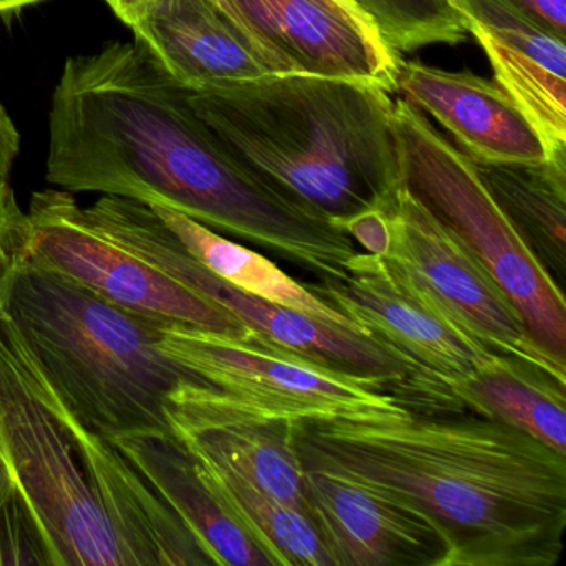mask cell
Here are the masks:
<instances>
[{
  "label": "cell",
  "mask_w": 566,
  "mask_h": 566,
  "mask_svg": "<svg viewBox=\"0 0 566 566\" xmlns=\"http://www.w3.org/2000/svg\"><path fill=\"white\" fill-rule=\"evenodd\" d=\"M48 178L167 207L276 251L321 280L346 274L353 238L248 170L138 39L65 61L49 115Z\"/></svg>",
  "instance_id": "obj_1"
},
{
  "label": "cell",
  "mask_w": 566,
  "mask_h": 566,
  "mask_svg": "<svg viewBox=\"0 0 566 566\" xmlns=\"http://www.w3.org/2000/svg\"><path fill=\"white\" fill-rule=\"evenodd\" d=\"M304 469L389 493L426 513L447 566H553L566 530V455L499 420L403 407L294 423Z\"/></svg>",
  "instance_id": "obj_2"
},
{
  "label": "cell",
  "mask_w": 566,
  "mask_h": 566,
  "mask_svg": "<svg viewBox=\"0 0 566 566\" xmlns=\"http://www.w3.org/2000/svg\"><path fill=\"white\" fill-rule=\"evenodd\" d=\"M390 95L296 72L190 91V101L248 170L340 228L387 213L406 184Z\"/></svg>",
  "instance_id": "obj_3"
},
{
  "label": "cell",
  "mask_w": 566,
  "mask_h": 566,
  "mask_svg": "<svg viewBox=\"0 0 566 566\" xmlns=\"http://www.w3.org/2000/svg\"><path fill=\"white\" fill-rule=\"evenodd\" d=\"M2 307L69 409L107 440L174 433L171 390L193 377L158 346L161 323L122 310L25 256Z\"/></svg>",
  "instance_id": "obj_4"
},
{
  "label": "cell",
  "mask_w": 566,
  "mask_h": 566,
  "mask_svg": "<svg viewBox=\"0 0 566 566\" xmlns=\"http://www.w3.org/2000/svg\"><path fill=\"white\" fill-rule=\"evenodd\" d=\"M0 457L54 566H134L88 483L67 406L0 304Z\"/></svg>",
  "instance_id": "obj_5"
},
{
  "label": "cell",
  "mask_w": 566,
  "mask_h": 566,
  "mask_svg": "<svg viewBox=\"0 0 566 566\" xmlns=\"http://www.w3.org/2000/svg\"><path fill=\"white\" fill-rule=\"evenodd\" d=\"M403 181L479 258L536 346L566 367V301L486 190L475 164L402 97L394 98Z\"/></svg>",
  "instance_id": "obj_6"
},
{
  "label": "cell",
  "mask_w": 566,
  "mask_h": 566,
  "mask_svg": "<svg viewBox=\"0 0 566 566\" xmlns=\"http://www.w3.org/2000/svg\"><path fill=\"white\" fill-rule=\"evenodd\" d=\"M158 346L221 402L287 422L402 410L394 394L254 331L161 324Z\"/></svg>",
  "instance_id": "obj_7"
},
{
  "label": "cell",
  "mask_w": 566,
  "mask_h": 566,
  "mask_svg": "<svg viewBox=\"0 0 566 566\" xmlns=\"http://www.w3.org/2000/svg\"><path fill=\"white\" fill-rule=\"evenodd\" d=\"M82 217L102 237L274 343L373 380L392 394L412 380L409 364L373 337L231 286L191 256L148 205L104 195L91 207H82Z\"/></svg>",
  "instance_id": "obj_8"
},
{
  "label": "cell",
  "mask_w": 566,
  "mask_h": 566,
  "mask_svg": "<svg viewBox=\"0 0 566 566\" xmlns=\"http://www.w3.org/2000/svg\"><path fill=\"white\" fill-rule=\"evenodd\" d=\"M360 334L406 360L412 380L396 394L400 406L440 402L447 389L495 359L479 337L430 300L387 256L356 253L339 280L307 284Z\"/></svg>",
  "instance_id": "obj_9"
},
{
  "label": "cell",
  "mask_w": 566,
  "mask_h": 566,
  "mask_svg": "<svg viewBox=\"0 0 566 566\" xmlns=\"http://www.w3.org/2000/svg\"><path fill=\"white\" fill-rule=\"evenodd\" d=\"M25 214L28 260L95 296L161 324L228 334L248 329L227 311L97 233L71 191H35Z\"/></svg>",
  "instance_id": "obj_10"
},
{
  "label": "cell",
  "mask_w": 566,
  "mask_h": 566,
  "mask_svg": "<svg viewBox=\"0 0 566 566\" xmlns=\"http://www.w3.org/2000/svg\"><path fill=\"white\" fill-rule=\"evenodd\" d=\"M387 217V258L419 290L493 353L518 357L566 379V367L536 346L518 311L479 258L406 184Z\"/></svg>",
  "instance_id": "obj_11"
},
{
  "label": "cell",
  "mask_w": 566,
  "mask_h": 566,
  "mask_svg": "<svg viewBox=\"0 0 566 566\" xmlns=\"http://www.w3.org/2000/svg\"><path fill=\"white\" fill-rule=\"evenodd\" d=\"M276 62L281 74L363 82L396 94L402 59L350 0H214Z\"/></svg>",
  "instance_id": "obj_12"
},
{
  "label": "cell",
  "mask_w": 566,
  "mask_h": 566,
  "mask_svg": "<svg viewBox=\"0 0 566 566\" xmlns=\"http://www.w3.org/2000/svg\"><path fill=\"white\" fill-rule=\"evenodd\" d=\"M486 55L495 84L512 98L545 145L566 164L565 39L513 0H449Z\"/></svg>",
  "instance_id": "obj_13"
},
{
  "label": "cell",
  "mask_w": 566,
  "mask_h": 566,
  "mask_svg": "<svg viewBox=\"0 0 566 566\" xmlns=\"http://www.w3.org/2000/svg\"><path fill=\"white\" fill-rule=\"evenodd\" d=\"M306 470V516L333 566H447L450 548L416 506L334 473Z\"/></svg>",
  "instance_id": "obj_14"
},
{
  "label": "cell",
  "mask_w": 566,
  "mask_h": 566,
  "mask_svg": "<svg viewBox=\"0 0 566 566\" xmlns=\"http://www.w3.org/2000/svg\"><path fill=\"white\" fill-rule=\"evenodd\" d=\"M174 436L205 457L306 515V470L294 442V422L234 409L201 384H178L167 406Z\"/></svg>",
  "instance_id": "obj_15"
},
{
  "label": "cell",
  "mask_w": 566,
  "mask_h": 566,
  "mask_svg": "<svg viewBox=\"0 0 566 566\" xmlns=\"http://www.w3.org/2000/svg\"><path fill=\"white\" fill-rule=\"evenodd\" d=\"M396 94L432 117L452 144L479 165H539L545 145L512 98L470 71H443L420 61L402 62Z\"/></svg>",
  "instance_id": "obj_16"
},
{
  "label": "cell",
  "mask_w": 566,
  "mask_h": 566,
  "mask_svg": "<svg viewBox=\"0 0 566 566\" xmlns=\"http://www.w3.org/2000/svg\"><path fill=\"white\" fill-rule=\"evenodd\" d=\"M67 420L88 483L134 566L213 565L167 500L111 440L87 429L71 409Z\"/></svg>",
  "instance_id": "obj_17"
},
{
  "label": "cell",
  "mask_w": 566,
  "mask_h": 566,
  "mask_svg": "<svg viewBox=\"0 0 566 566\" xmlns=\"http://www.w3.org/2000/svg\"><path fill=\"white\" fill-rule=\"evenodd\" d=\"M130 29L165 71L190 91L274 74L250 34L214 0H154Z\"/></svg>",
  "instance_id": "obj_18"
},
{
  "label": "cell",
  "mask_w": 566,
  "mask_h": 566,
  "mask_svg": "<svg viewBox=\"0 0 566 566\" xmlns=\"http://www.w3.org/2000/svg\"><path fill=\"white\" fill-rule=\"evenodd\" d=\"M112 443L167 500L213 565L273 566L228 515L198 472L193 455L174 433L120 437Z\"/></svg>",
  "instance_id": "obj_19"
},
{
  "label": "cell",
  "mask_w": 566,
  "mask_h": 566,
  "mask_svg": "<svg viewBox=\"0 0 566 566\" xmlns=\"http://www.w3.org/2000/svg\"><path fill=\"white\" fill-rule=\"evenodd\" d=\"M447 406H465L476 416L528 433L566 455V379L545 367L496 356L447 389Z\"/></svg>",
  "instance_id": "obj_20"
},
{
  "label": "cell",
  "mask_w": 566,
  "mask_h": 566,
  "mask_svg": "<svg viewBox=\"0 0 566 566\" xmlns=\"http://www.w3.org/2000/svg\"><path fill=\"white\" fill-rule=\"evenodd\" d=\"M500 210L563 290L566 271V164L479 165Z\"/></svg>",
  "instance_id": "obj_21"
},
{
  "label": "cell",
  "mask_w": 566,
  "mask_h": 566,
  "mask_svg": "<svg viewBox=\"0 0 566 566\" xmlns=\"http://www.w3.org/2000/svg\"><path fill=\"white\" fill-rule=\"evenodd\" d=\"M151 208L174 231L191 256L197 258L205 268L231 286L270 303L357 331L343 313L314 294L307 284L297 283L287 276L274 261L268 260L263 254L214 233L211 228L180 211L157 205Z\"/></svg>",
  "instance_id": "obj_22"
},
{
  "label": "cell",
  "mask_w": 566,
  "mask_h": 566,
  "mask_svg": "<svg viewBox=\"0 0 566 566\" xmlns=\"http://www.w3.org/2000/svg\"><path fill=\"white\" fill-rule=\"evenodd\" d=\"M191 455L228 515L250 535L271 565L333 566L316 528L301 510L205 457Z\"/></svg>",
  "instance_id": "obj_23"
},
{
  "label": "cell",
  "mask_w": 566,
  "mask_h": 566,
  "mask_svg": "<svg viewBox=\"0 0 566 566\" xmlns=\"http://www.w3.org/2000/svg\"><path fill=\"white\" fill-rule=\"evenodd\" d=\"M359 6L397 52L465 41V22L449 0H350Z\"/></svg>",
  "instance_id": "obj_24"
},
{
  "label": "cell",
  "mask_w": 566,
  "mask_h": 566,
  "mask_svg": "<svg viewBox=\"0 0 566 566\" xmlns=\"http://www.w3.org/2000/svg\"><path fill=\"white\" fill-rule=\"evenodd\" d=\"M54 566L31 506L15 492L0 509V566Z\"/></svg>",
  "instance_id": "obj_25"
},
{
  "label": "cell",
  "mask_w": 566,
  "mask_h": 566,
  "mask_svg": "<svg viewBox=\"0 0 566 566\" xmlns=\"http://www.w3.org/2000/svg\"><path fill=\"white\" fill-rule=\"evenodd\" d=\"M28 214L9 181H0V304L12 273L28 256Z\"/></svg>",
  "instance_id": "obj_26"
},
{
  "label": "cell",
  "mask_w": 566,
  "mask_h": 566,
  "mask_svg": "<svg viewBox=\"0 0 566 566\" xmlns=\"http://www.w3.org/2000/svg\"><path fill=\"white\" fill-rule=\"evenodd\" d=\"M344 231L354 243L376 256H387L390 250L389 217L382 210H367L343 223Z\"/></svg>",
  "instance_id": "obj_27"
},
{
  "label": "cell",
  "mask_w": 566,
  "mask_h": 566,
  "mask_svg": "<svg viewBox=\"0 0 566 566\" xmlns=\"http://www.w3.org/2000/svg\"><path fill=\"white\" fill-rule=\"evenodd\" d=\"M21 148V135L6 108L0 105V181H9Z\"/></svg>",
  "instance_id": "obj_28"
},
{
  "label": "cell",
  "mask_w": 566,
  "mask_h": 566,
  "mask_svg": "<svg viewBox=\"0 0 566 566\" xmlns=\"http://www.w3.org/2000/svg\"><path fill=\"white\" fill-rule=\"evenodd\" d=\"M548 25L559 38L566 39V0H513Z\"/></svg>",
  "instance_id": "obj_29"
},
{
  "label": "cell",
  "mask_w": 566,
  "mask_h": 566,
  "mask_svg": "<svg viewBox=\"0 0 566 566\" xmlns=\"http://www.w3.org/2000/svg\"><path fill=\"white\" fill-rule=\"evenodd\" d=\"M118 19L128 28L137 24L147 14L154 0H105Z\"/></svg>",
  "instance_id": "obj_30"
},
{
  "label": "cell",
  "mask_w": 566,
  "mask_h": 566,
  "mask_svg": "<svg viewBox=\"0 0 566 566\" xmlns=\"http://www.w3.org/2000/svg\"><path fill=\"white\" fill-rule=\"evenodd\" d=\"M15 492H18V489H15L14 479H12L4 460L0 457V509L4 506V503L8 502Z\"/></svg>",
  "instance_id": "obj_31"
},
{
  "label": "cell",
  "mask_w": 566,
  "mask_h": 566,
  "mask_svg": "<svg viewBox=\"0 0 566 566\" xmlns=\"http://www.w3.org/2000/svg\"><path fill=\"white\" fill-rule=\"evenodd\" d=\"M44 0H0V14L19 11V9L29 8V6L41 4Z\"/></svg>",
  "instance_id": "obj_32"
}]
</instances>
